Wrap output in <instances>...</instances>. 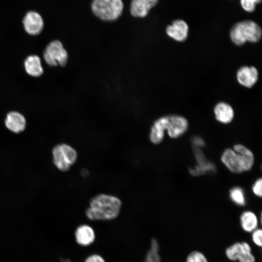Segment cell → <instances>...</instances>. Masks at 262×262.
Wrapping results in <instances>:
<instances>
[{
	"label": "cell",
	"mask_w": 262,
	"mask_h": 262,
	"mask_svg": "<svg viewBox=\"0 0 262 262\" xmlns=\"http://www.w3.org/2000/svg\"><path fill=\"white\" fill-rule=\"evenodd\" d=\"M144 262H161L158 244L155 239H153L151 242L150 248Z\"/></svg>",
	"instance_id": "cell-18"
},
{
	"label": "cell",
	"mask_w": 262,
	"mask_h": 262,
	"mask_svg": "<svg viewBox=\"0 0 262 262\" xmlns=\"http://www.w3.org/2000/svg\"><path fill=\"white\" fill-rule=\"evenodd\" d=\"M258 77V71L253 66H243L238 69L236 73V78L238 82L247 88H251L255 84Z\"/></svg>",
	"instance_id": "cell-9"
},
{
	"label": "cell",
	"mask_w": 262,
	"mask_h": 262,
	"mask_svg": "<svg viewBox=\"0 0 262 262\" xmlns=\"http://www.w3.org/2000/svg\"><path fill=\"white\" fill-rule=\"evenodd\" d=\"M25 31L29 35L40 34L44 27V22L41 15L37 12L30 11L25 15L22 20Z\"/></svg>",
	"instance_id": "cell-8"
},
{
	"label": "cell",
	"mask_w": 262,
	"mask_h": 262,
	"mask_svg": "<svg viewBox=\"0 0 262 262\" xmlns=\"http://www.w3.org/2000/svg\"><path fill=\"white\" fill-rule=\"evenodd\" d=\"M253 193L260 197L262 195V180L261 179H258L254 184L252 187Z\"/></svg>",
	"instance_id": "cell-23"
},
{
	"label": "cell",
	"mask_w": 262,
	"mask_h": 262,
	"mask_svg": "<svg viewBox=\"0 0 262 262\" xmlns=\"http://www.w3.org/2000/svg\"><path fill=\"white\" fill-rule=\"evenodd\" d=\"M24 66L26 73L33 77H40L44 72L41 59L36 55L28 56L24 60Z\"/></svg>",
	"instance_id": "cell-14"
},
{
	"label": "cell",
	"mask_w": 262,
	"mask_h": 262,
	"mask_svg": "<svg viewBox=\"0 0 262 262\" xmlns=\"http://www.w3.org/2000/svg\"><path fill=\"white\" fill-rule=\"evenodd\" d=\"M121 206L122 202L118 197L100 194L91 198L85 213L87 218L92 220H111L118 216Z\"/></svg>",
	"instance_id": "cell-1"
},
{
	"label": "cell",
	"mask_w": 262,
	"mask_h": 262,
	"mask_svg": "<svg viewBox=\"0 0 262 262\" xmlns=\"http://www.w3.org/2000/svg\"><path fill=\"white\" fill-rule=\"evenodd\" d=\"M231 199L236 204L243 206L246 203L245 195L243 190L240 187H234L229 192Z\"/></svg>",
	"instance_id": "cell-19"
},
{
	"label": "cell",
	"mask_w": 262,
	"mask_h": 262,
	"mask_svg": "<svg viewBox=\"0 0 262 262\" xmlns=\"http://www.w3.org/2000/svg\"><path fill=\"white\" fill-rule=\"evenodd\" d=\"M165 31L167 35L175 41L183 42L188 37L189 27L185 21L177 19L168 25Z\"/></svg>",
	"instance_id": "cell-10"
},
{
	"label": "cell",
	"mask_w": 262,
	"mask_h": 262,
	"mask_svg": "<svg viewBox=\"0 0 262 262\" xmlns=\"http://www.w3.org/2000/svg\"><path fill=\"white\" fill-rule=\"evenodd\" d=\"M4 122L6 128L15 133H19L23 131L26 125L25 117L17 111H11L8 113L6 115Z\"/></svg>",
	"instance_id": "cell-11"
},
{
	"label": "cell",
	"mask_w": 262,
	"mask_h": 262,
	"mask_svg": "<svg viewBox=\"0 0 262 262\" xmlns=\"http://www.w3.org/2000/svg\"><path fill=\"white\" fill-rule=\"evenodd\" d=\"M43 58L50 66H65L68 62V54L62 43L55 40L46 46L43 52Z\"/></svg>",
	"instance_id": "cell-7"
},
{
	"label": "cell",
	"mask_w": 262,
	"mask_h": 262,
	"mask_svg": "<svg viewBox=\"0 0 262 262\" xmlns=\"http://www.w3.org/2000/svg\"><path fill=\"white\" fill-rule=\"evenodd\" d=\"M53 161L58 169L66 171L75 164L77 153L71 146L61 144L56 146L52 150Z\"/></svg>",
	"instance_id": "cell-6"
},
{
	"label": "cell",
	"mask_w": 262,
	"mask_h": 262,
	"mask_svg": "<svg viewBox=\"0 0 262 262\" xmlns=\"http://www.w3.org/2000/svg\"><path fill=\"white\" fill-rule=\"evenodd\" d=\"M241 225L246 232H252L257 229L258 220L256 214L250 211L244 212L240 216Z\"/></svg>",
	"instance_id": "cell-17"
},
{
	"label": "cell",
	"mask_w": 262,
	"mask_h": 262,
	"mask_svg": "<svg viewBox=\"0 0 262 262\" xmlns=\"http://www.w3.org/2000/svg\"><path fill=\"white\" fill-rule=\"evenodd\" d=\"M261 1L262 0H240L242 8L249 13L254 11L256 5L261 3Z\"/></svg>",
	"instance_id": "cell-21"
},
{
	"label": "cell",
	"mask_w": 262,
	"mask_h": 262,
	"mask_svg": "<svg viewBox=\"0 0 262 262\" xmlns=\"http://www.w3.org/2000/svg\"><path fill=\"white\" fill-rule=\"evenodd\" d=\"M262 32L259 25L252 20H244L235 23L230 31L232 42L238 46L246 41L255 43L262 37Z\"/></svg>",
	"instance_id": "cell-4"
},
{
	"label": "cell",
	"mask_w": 262,
	"mask_h": 262,
	"mask_svg": "<svg viewBox=\"0 0 262 262\" xmlns=\"http://www.w3.org/2000/svg\"><path fill=\"white\" fill-rule=\"evenodd\" d=\"M158 0H132L130 12L135 17H144L158 2Z\"/></svg>",
	"instance_id": "cell-12"
},
{
	"label": "cell",
	"mask_w": 262,
	"mask_h": 262,
	"mask_svg": "<svg viewBox=\"0 0 262 262\" xmlns=\"http://www.w3.org/2000/svg\"><path fill=\"white\" fill-rule=\"evenodd\" d=\"M75 236L77 242L83 246L90 245L95 240L94 230L87 225L79 227L76 229Z\"/></svg>",
	"instance_id": "cell-16"
},
{
	"label": "cell",
	"mask_w": 262,
	"mask_h": 262,
	"mask_svg": "<svg viewBox=\"0 0 262 262\" xmlns=\"http://www.w3.org/2000/svg\"><path fill=\"white\" fill-rule=\"evenodd\" d=\"M239 262H256L254 256L252 252L245 254L239 260Z\"/></svg>",
	"instance_id": "cell-24"
},
{
	"label": "cell",
	"mask_w": 262,
	"mask_h": 262,
	"mask_svg": "<svg viewBox=\"0 0 262 262\" xmlns=\"http://www.w3.org/2000/svg\"><path fill=\"white\" fill-rule=\"evenodd\" d=\"M221 159L227 167L234 173H241L250 170L254 161L251 151L241 144L235 145L233 149H226Z\"/></svg>",
	"instance_id": "cell-3"
},
{
	"label": "cell",
	"mask_w": 262,
	"mask_h": 262,
	"mask_svg": "<svg viewBox=\"0 0 262 262\" xmlns=\"http://www.w3.org/2000/svg\"><path fill=\"white\" fill-rule=\"evenodd\" d=\"M123 7L122 0H93L91 4L94 14L107 21L117 19L122 14Z\"/></svg>",
	"instance_id": "cell-5"
},
{
	"label": "cell",
	"mask_w": 262,
	"mask_h": 262,
	"mask_svg": "<svg viewBox=\"0 0 262 262\" xmlns=\"http://www.w3.org/2000/svg\"><path fill=\"white\" fill-rule=\"evenodd\" d=\"M185 262H208V261L202 253L194 251L188 254Z\"/></svg>",
	"instance_id": "cell-20"
},
{
	"label": "cell",
	"mask_w": 262,
	"mask_h": 262,
	"mask_svg": "<svg viewBox=\"0 0 262 262\" xmlns=\"http://www.w3.org/2000/svg\"><path fill=\"white\" fill-rule=\"evenodd\" d=\"M214 113L217 121L224 124L230 122L234 117L232 107L225 102H220L214 108Z\"/></svg>",
	"instance_id": "cell-15"
},
{
	"label": "cell",
	"mask_w": 262,
	"mask_h": 262,
	"mask_svg": "<svg viewBox=\"0 0 262 262\" xmlns=\"http://www.w3.org/2000/svg\"><path fill=\"white\" fill-rule=\"evenodd\" d=\"M85 262H105L103 258L98 255H93L89 257Z\"/></svg>",
	"instance_id": "cell-25"
},
{
	"label": "cell",
	"mask_w": 262,
	"mask_h": 262,
	"mask_svg": "<svg viewBox=\"0 0 262 262\" xmlns=\"http://www.w3.org/2000/svg\"><path fill=\"white\" fill-rule=\"evenodd\" d=\"M188 122L180 115H170L161 117L153 123L149 132V139L154 144L161 143L164 139V131L172 138L182 135L187 130Z\"/></svg>",
	"instance_id": "cell-2"
},
{
	"label": "cell",
	"mask_w": 262,
	"mask_h": 262,
	"mask_svg": "<svg viewBox=\"0 0 262 262\" xmlns=\"http://www.w3.org/2000/svg\"><path fill=\"white\" fill-rule=\"evenodd\" d=\"M250 252H252L251 246L246 242L235 243L225 251L227 257L232 261H238L245 254Z\"/></svg>",
	"instance_id": "cell-13"
},
{
	"label": "cell",
	"mask_w": 262,
	"mask_h": 262,
	"mask_svg": "<svg viewBox=\"0 0 262 262\" xmlns=\"http://www.w3.org/2000/svg\"><path fill=\"white\" fill-rule=\"evenodd\" d=\"M252 232V241L256 246L261 247L262 246V229H257Z\"/></svg>",
	"instance_id": "cell-22"
}]
</instances>
